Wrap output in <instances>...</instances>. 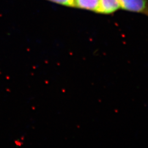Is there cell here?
I'll list each match as a JSON object with an SVG mask.
<instances>
[{
    "mask_svg": "<svg viewBox=\"0 0 148 148\" xmlns=\"http://www.w3.org/2000/svg\"><path fill=\"white\" fill-rule=\"evenodd\" d=\"M120 7L127 11L142 13L148 16V0H119Z\"/></svg>",
    "mask_w": 148,
    "mask_h": 148,
    "instance_id": "cell-1",
    "label": "cell"
},
{
    "mask_svg": "<svg viewBox=\"0 0 148 148\" xmlns=\"http://www.w3.org/2000/svg\"><path fill=\"white\" fill-rule=\"evenodd\" d=\"M120 8L119 0H100L97 12L109 14L115 12Z\"/></svg>",
    "mask_w": 148,
    "mask_h": 148,
    "instance_id": "cell-2",
    "label": "cell"
},
{
    "mask_svg": "<svg viewBox=\"0 0 148 148\" xmlns=\"http://www.w3.org/2000/svg\"><path fill=\"white\" fill-rule=\"evenodd\" d=\"M100 0H74L75 7L97 12Z\"/></svg>",
    "mask_w": 148,
    "mask_h": 148,
    "instance_id": "cell-3",
    "label": "cell"
},
{
    "mask_svg": "<svg viewBox=\"0 0 148 148\" xmlns=\"http://www.w3.org/2000/svg\"><path fill=\"white\" fill-rule=\"evenodd\" d=\"M54 3L65 5L70 7H75L74 0H46Z\"/></svg>",
    "mask_w": 148,
    "mask_h": 148,
    "instance_id": "cell-4",
    "label": "cell"
}]
</instances>
